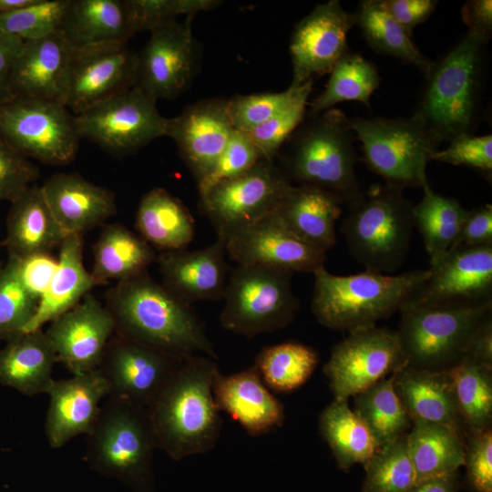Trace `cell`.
Masks as SVG:
<instances>
[{
  "label": "cell",
  "mask_w": 492,
  "mask_h": 492,
  "mask_svg": "<svg viewBox=\"0 0 492 492\" xmlns=\"http://www.w3.org/2000/svg\"><path fill=\"white\" fill-rule=\"evenodd\" d=\"M219 371L216 360L207 355L183 358L146 408L157 448L171 459L204 454L216 446L222 420L212 385Z\"/></svg>",
  "instance_id": "1"
},
{
  "label": "cell",
  "mask_w": 492,
  "mask_h": 492,
  "mask_svg": "<svg viewBox=\"0 0 492 492\" xmlns=\"http://www.w3.org/2000/svg\"><path fill=\"white\" fill-rule=\"evenodd\" d=\"M107 307L115 320V333L128 340L177 357L202 354L218 358L191 306L147 272L118 282L108 293Z\"/></svg>",
  "instance_id": "2"
},
{
  "label": "cell",
  "mask_w": 492,
  "mask_h": 492,
  "mask_svg": "<svg viewBox=\"0 0 492 492\" xmlns=\"http://www.w3.org/2000/svg\"><path fill=\"white\" fill-rule=\"evenodd\" d=\"M354 138L340 109L308 115L280 149L278 166L291 183L323 189L349 206L363 193L354 169Z\"/></svg>",
  "instance_id": "3"
},
{
  "label": "cell",
  "mask_w": 492,
  "mask_h": 492,
  "mask_svg": "<svg viewBox=\"0 0 492 492\" xmlns=\"http://www.w3.org/2000/svg\"><path fill=\"white\" fill-rule=\"evenodd\" d=\"M311 308L323 326L349 333L376 326L415 295L426 282L428 270L401 274L374 271L340 276L324 267L313 273Z\"/></svg>",
  "instance_id": "4"
},
{
  "label": "cell",
  "mask_w": 492,
  "mask_h": 492,
  "mask_svg": "<svg viewBox=\"0 0 492 492\" xmlns=\"http://www.w3.org/2000/svg\"><path fill=\"white\" fill-rule=\"evenodd\" d=\"M488 39L467 31L434 65L415 115L441 142L471 134Z\"/></svg>",
  "instance_id": "5"
},
{
  "label": "cell",
  "mask_w": 492,
  "mask_h": 492,
  "mask_svg": "<svg viewBox=\"0 0 492 492\" xmlns=\"http://www.w3.org/2000/svg\"><path fill=\"white\" fill-rule=\"evenodd\" d=\"M341 227L351 256L365 270L392 274L408 255L415 228L404 189L380 183L348 206Z\"/></svg>",
  "instance_id": "6"
},
{
  "label": "cell",
  "mask_w": 492,
  "mask_h": 492,
  "mask_svg": "<svg viewBox=\"0 0 492 492\" xmlns=\"http://www.w3.org/2000/svg\"><path fill=\"white\" fill-rule=\"evenodd\" d=\"M492 310V301L477 304L415 305L400 311L397 335L407 365L442 371L465 355L468 340Z\"/></svg>",
  "instance_id": "7"
},
{
  "label": "cell",
  "mask_w": 492,
  "mask_h": 492,
  "mask_svg": "<svg viewBox=\"0 0 492 492\" xmlns=\"http://www.w3.org/2000/svg\"><path fill=\"white\" fill-rule=\"evenodd\" d=\"M367 167L384 182L402 189L428 181L426 165L441 140L415 116L349 118Z\"/></svg>",
  "instance_id": "8"
},
{
  "label": "cell",
  "mask_w": 492,
  "mask_h": 492,
  "mask_svg": "<svg viewBox=\"0 0 492 492\" xmlns=\"http://www.w3.org/2000/svg\"><path fill=\"white\" fill-rule=\"evenodd\" d=\"M292 274L261 265L238 264L228 278L220 315L221 326L246 338L287 327L300 309L292 290Z\"/></svg>",
  "instance_id": "9"
},
{
  "label": "cell",
  "mask_w": 492,
  "mask_h": 492,
  "mask_svg": "<svg viewBox=\"0 0 492 492\" xmlns=\"http://www.w3.org/2000/svg\"><path fill=\"white\" fill-rule=\"evenodd\" d=\"M157 448L146 409L108 396L87 436V460L104 472L149 488Z\"/></svg>",
  "instance_id": "10"
},
{
  "label": "cell",
  "mask_w": 492,
  "mask_h": 492,
  "mask_svg": "<svg viewBox=\"0 0 492 492\" xmlns=\"http://www.w3.org/2000/svg\"><path fill=\"white\" fill-rule=\"evenodd\" d=\"M0 138L26 158L70 163L81 139L76 116L63 104L15 97L0 104Z\"/></svg>",
  "instance_id": "11"
},
{
  "label": "cell",
  "mask_w": 492,
  "mask_h": 492,
  "mask_svg": "<svg viewBox=\"0 0 492 492\" xmlns=\"http://www.w3.org/2000/svg\"><path fill=\"white\" fill-rule=\"evenodd\" d=\"M292 185L275 161L259 160L200 197V208L224 241L272 213Z\"/></svg>",
  "instance_id": "12"
},
{
  "label": "cell",
  "mask_w": 492,
  "mask_h": 492,
  "mask_svg": "<svg viewBox=\"0 0 492 492\" xmlns=\"http://www.w3.org/2000/svg\"><path fill=\"white\" fill-rule=\"evenodd\" d=\"M156 102L134 86L77 115L78 134L110 154L133 153L166 136L168 118Z\"/></svg>",
  "instance_id": "13"
},
{
  "label": "cell",
  "mask_w": 492,
  "mask_h": 492,
  "mask_svg": "<svg viewBox=\"0 0 492 492\" xmlns=\"http://www.w3.org/2000/svg\"><path fill=\"white\" fill-rule=\"evenodd\" d=\"M349 333L323 366L335 400H348L407 365L396 331L374 326Z\"/></svg>",
  "instance_id": "14"
},
{
  "label": "cell",
  "mask_w": 492,
  "mask_h": 492,
  "mask_svg": "<svg viewBox=\"0 0 492 492\" xmlns=\"http://www.w3.org/2000/svg\"><path fill=\"white\" fill-rule=\"evenodd\" d=\"M194 15L181 22L170 21L150 31L138 53L135 87L155 99H174L184 92L195 77L200 47L193 36Z\"/></svg>",
  "instance_id": "15"
},
{
  "label": "cell",
  "mask_w": 492,
  "mask_h": 492,
  "mask_svg": "<svg viewBox=\"0 0 492 492\" xmlns=\"http://www.w3.org/2000/svg\"><path fill=\"white\" fill-rule=\"evenodd\" d=\"M137 70L138 53L126 43L73 47L65 105L79 115L134 87Z\"/></svg>",
  "instance_id": "16"
},
{
  "label": "cell",
  "mask_w": 492,
  "mask_h": 492,
  "mask_svg": "<svg viewBox=\"0 0 492 492\" xmlns=\"http://www.w3.org/2000/svg\"><path fill=\"white\" fill-rule=\"evenodd\" d=\"M185 357H177L116 333L98 367L109 397L146 409Z\"/></svg>",
  "instance_id": "17"
},
{
  "label": "cell",
  "mask_w": 492,
  "mask_h": 492,
  "mask_svg": "<svg viewBox=\"0 0 492 492\" xmlns=\"http://www.w3.org/2000/svg\"><path fill=\"white\" fill-rule=\"evenodd\" d=\"M429 276L408 302L415 305L492 301V245L451 248L429 259Z\"/></svg>",
  "instance_id": "18"
},
{
  "label": "cell",
  "mask_w": 492,
  "mask_h": 492,
  "mask_svg": "<svg viewBox=\"0 0 492 492\" xmlns=\"http://www.w3.org/2000/svg\"><path fill=\"white\" fill-rule=\"evenodd\" d=\"M354 26L353 15L338 0L319 4L293 28L290 41L292 66L291 87L329 74L349 51L347 34Z\"/></svg>",
  "instance_id": "19"
},
{
  "label": "cell",
  "mask_w": 492,
  "mask_h": 492,
  "mask_svg": "<svg viewBox=\"0 0 492 492\" xmlns=\"http://www.w3.org/2000/svg\"><path fill=\"white\" fill-rule=\"evenodd\" d=\"M115 332L108 308L87 293L75 307L53 320L45 333L57 362L75 375L99 367Z\"/></svg>",
  "instance_id": "20"
},
{
  "label": "cell",
  "mask_w": 492,
  "mask_h": 492,
  "mask_svg": "<svg viewBox=\"0 0 492 492\" xmlns=\"http://www.w3.org/2000/svg\"><path fill=\"white\" fill-rule=\"evenodd\" d=\"M237 264L261 265L290 272L313 273L324 267L326 252L291 232L273 211L225 241Z\"/></svg>",
  "instance_id": "21"
},
{
  "label": "cell",
  "mask_w": 492,
  "mask_h": 492,
  "mask_svg": "<svg viewBox=\"0 0 492 492\" xmlns=\"http://www.w3.org/2000/svg\"><path fill=\"white\" fill-rule=\"evenodd\" d=\"M234 130L229 99L207 98L168 118L166 136L175 141L198 183L212 169Z\"/></svg>",
  "instance_id": "22"
},
{
  "label": "cell",
  "mask_w": 492,
  "mask_h": 492,
  "mask_svg": "<svg viewBox=\"0 0 492 492\" xmlns=\"http://www.w3.org/2000/svg\"><path fill=\"white\" fill-rule=\"evenodd\" d=\"M47 395L45 432L50 447L64 446L76 436H87L99 415L100 402L109 386L100 370L54 380Z\"/></svg>",
  "instance_id": "23"
},
{
  "label": "cell",
  "mask_w": 492,
  "mask_h": 492,
  "mask_svg": "<svg viewBox=\"0 0 492 492\" xmlns=\"http://www.w3.org/2000/svg\"><path fill=\"white\" fill-rule=\"evenodd\" d=\"M226 254V243L219 237L203 249L163 251L156 258L162 285L188 305L220 301L228 282Z\"/></svg>",
  "instance_id": "24"
},
{
  "label": "cell",
  "mask_w": 492,
  "mask_h": 492,
  "mask_svg": "<svg viewBox=\"0 0 492 492\" xmlns=\"http://www.w3.org/2000/svg\"><path fill=\"white\" fill-rule=\"evenodd\" d=\"M72 49L59 31L24 41L10 77L13 97L65 105Z\"/></svg>",
  "instance_id": "25"
},
{
  "label": "cell",
  "mask_w": 492,
  "mask_h": 492,
  "mask_svg": "<svg viewBox=\"0 0 492 492\" xmlns=\"http://www.w3.org/2000/svg\"><path fill=\"white\" fill-rule=\"evenodd\" d=\"M212 393L219 410L249 436H261L283 424V405L270 392L254 365L231 374L219 371Z\"/></svg>",
  "instance_id": "26"
},
{
  "label": "cell",
  "mask_w": 492,
  "mask_h": 492,
  "mask_svg": "<svg viewBox=\"0 0 492 492\" xmlns=\"http://www.w3.org/2000/svg\"><path fill=\"white\" fill-rule=\"evenodd\" d=\"M43 195L65 234H81L117 211L112 191L77 173H56L41 186Z\"/></svg>",
  "instance_id": "27"
},
{
  "label": "cell",
  "mask_w": 492,
  "mask_h": 492,
  "mask_svg": "<svg viewBox=\"0 0 492 492\" xmlns=\"http://www.w3.org/2000/svg\"><path fill=\"white\" fill-rule=\"evenodd\" d=\"M394 387L412 421L444 425L466 437L447 369L434 371L406 365L395 373Z\"/></svg>",
  "instance_id": "28"
},
{
  "label": "cell",
  "mask_w": 492,
  "mask_h": 492,
  "mask_svg": "<svg viewBox=\"0 0 492 492\" xmlns=\"http://www.w3.org/2000/svg\"><path fill=\"white\" fill-rule=\"evenodd\" d=\"M342 203L332 193L309 185H291L273 213L299 239L327 253L336 243Z\"/></svg>",
  "instance_id": "29"
},
{
  "label": "cell",
  "mask_w": 492,
  "mask_h": 492,
  "mask_svg": "<svg viewBox=\"0 0 492 492\" xmlns=\"http://www.w3.org/2000/svg\"><path fill=\"white\" fill-rule=\"evenodd\" d=\"M4 242L8 256L49 253L67 237L56 220L41 186L33 184L11 201Z\"/></svg>",
  "instance_id": "30"
},
{
  "label": "cell",
  "mask_w": 492,
  "mask_h": 492,
  "mask_svg": "<svg viewBox=\"0 0 492 492\" xmlns=\"http://www.w3.org/2000/svg\"><path fill=\"white\" fill-rule=\"evenodd\" d=\"M57 362L53 347L42 329L22 333L0 349V384L24 395L47 394Z\"/></svg>",
  "instance_id": "31"
},
{
  "label": "cell",
  "mask_w": 492,
  "mask_h": 492,
  "mask_svg": "<svg viewBox=\"0 0 492 492\" xmlns=\"http://www.w3.org/2000/svg\"><path fill=\"white\" fill-rule=\"evenodd\" d=\"M59 32L72 47L128 44L136 34L127 0H70Z\"/></svg>",
  "instance_id": "32"
},
{
  "label": "cell",
  "mask_w": 492,
  "mask_h": 492,
  "mask_svg": "<svg viewBox=\"0 0 492 492\" xmlns=\"http://www.w3.org/2000/svg\"><path fill=\"white\" fill-rule=\"evenodd\" d=\"M83 235H67L60 244L58 265L24 333L42 329L46 323L75 307L95 287L83 263Z\"/></svg>",
  "instance_id": "33"
},
{
  "label": "cell",
  "mask_w": 492,
  "mask_h": 492,
  "mask_svg": "<svg viewBox=\"0 0 492 492\" xmlns=\"http://www.w3.org/2000/svg\"><path fill=\"white\" fill-rule=\"evenodd\" d=\"M135 226L142 239L164 251L186 250L195 232L189 209L163 188H155L142 197Z\"/></svg>",
  "instance_id": "34"
},
{
  "label": "cell",
  "mask_w": 492,
  "mask_h": 492,
  "mask_svg": "<svg viewBox=\"0 0 492 492\" xmlns=\"http://www.w3.org/2000/svg\"><path fill=\"white\" fill-rule=\"evenodd\" d=\"M90 272L95 285L122 282L145 272L156 260L153 247L121 224L105 226L95 243Z\"/></svg>",
  "instance_id": "35"
},
{
  "label": "cell",
  "mask_w": 492,
  "mask_h": 492,
  "mask_svg": "<svg viewBox=\"0 0 492 492\" xmlns=\"http://www.w3.org/2000/svg\"><path fill=\"white\" fill-rule=\"evenodd\" d=\"M406 445L415 482L459 470L464 466L465 438L444 425L414 420L406 434Z\"/></svg>",
  "instance_id": "36"
},
{
  "label": "cell",
  "mask_w": 492,
  "mask_h": 492,
  "mask_svg": "<svg viewBox=\"0 0 492 492\" xmlns=\"http://www.w3.org/2000/svg\"><path fill=\"white\" fill-rule=\"evenodd\" d=\"M366 42L376 53L415 67L425 77L434 62L423 55L411 36L391 15L383 0H363L352 14Z\"/></svg>",
  "instance_id": "37"
},
{
  "label": "cell",
  "mask_w": 492,
  "mask_h": 492,
  "mask_svg": "<svg viewBox=\"0 0 492 492\" xmlns=\"http://www.w3.org/2000/svg\"><path fill=\"white\" fill-rule=\"evenodd\" d=\"M318 425L341 469L364 465L377 448L367 426L349 407L348 400L333 399L320 414Z\"/></svg>",
  "instance_id": "38"
},
{
  "label": "cell",
  "mask_w": 492,
  "mask_h": 492,
  "mask_svg": "<svg viewBox=\"0 0 492 492\" xmlns=\"http://www.w3.org/2000/svg\"><path fill=\"white\" fill-rule=\"evenodd\" d=\"M395 373L354 395V412L379 447L406 435L413 421L394 387Z\"/></svg>",
  "instance_id": "39"
},
{
  "label": "cell",
  "mask_w": 492,
  "mask_h": 492,
  "mask_svg": "<svg viewBox=\"0 0 492 492\" xmlns=\"http://www.w3.org/2000/svg\"><path fill=\"white\" fill-rule=\"evenodd\" d=\"M329 74L324 90L310 105L309 116L333 108L344 101H358L371 108V96L381 81L372 62L349 50Z\"/></svg>",
  "instance_id": "40"
},
{
  "label": "cell",
  "mask_w": 492,
  "mask_h": 492,
  "mask_svg": "<svg viewBox=\"0 0 492 492\" xmlns=\"http://www.w3.org/2000/svg\"><path fill=\"white\" fill-rule=\"evenodd\" d=\"M421 188L423 198L413 206V218L432 259L453 246L468 210L457 200L436 193L428 181Z\"/></svg>",
  "instance_id": "41"
},
{
  "label": "cell",
  "mask_w": 492,
  "mask_h": 492,
  "mask_svg": "<svg viewBox=\"0 0 492 492\" xmlns=\"http://www.w3.org/2000/svg\"><path fill=\"white\" fill-rule=\"evenodd\" d=\"M318 362L313 347L289 341L262 348L253 365L269 389L288 393L309 380Z\"/></svg>",
  "instance_id": "42"
},
{
  "label": "cell",
  "mask_w": 492,
  "mask_h": 492,
  "mask_svg": "<svg viewBox=\"0 0 492 492\" xmlns=\"http://www.w3.org/2000/svg\"><path fill=\"white\" fill-rule=\"evenodd\" d=\"M447 370L466 433L491 427L492 367L464 356Z\"/></svg>",
  "instance_id": "43"
},
{
  "label": "cell",
  "mask_w": 492,
  "mask_h": 492,
  "mask_svg": "<svg viewBox=\"0 0 492 492\" xmlns=\"http://www.w3.org/2000/svg\"><path fill=\"white\" fill-rule=\"evenodd\" d=\"M363 466L362 492H405L415 482L406 435L377 447Z\"/></svg>",
  "instance_id": "44"
},
{
  "label": "cell",
  "mask_w": 492,
  "mask_h": 492,
  "mask_svg": "<svg viewBox=\"0 0 492 492\" xmlns=\"http://www.w3.org/2000/svg\"><path fill=\"white\" fill-rule=\"evenodd\" d=\"M38 302L24 287L15 261L8 258L0 268V340L7 341L24 333Z\"/></svg>",
  "instance_id": "45"
},
{
  "label": "cell",
  "mask_w": 492,
  "mask_h": 492,
  "mask_svg": "<svg viewBox=\"0 0 492 492\" xmlns=\"http://www.w3.org/2000/svg\"><path fill=\"white\" fill-rule=\"evenodd\" d=\"M70 0H36L21 9L0 15V29L23 41L48 36L61 26Z\"/></svg>",
  "instance_id": "46"
},
{
  "label": "cell",
  "mask_w": 492,
  "mask_h": 492,
  "mask_svg": "<svg viewBox=\"0 0 492 492\" xmlns=\"http://www.w3.org/2000/svg\"><path fill=\"white\" fill-rule=\"evenodd\" d=\"M313 85V80L305 82L301 93L291 104L267 121L247 132L261 159L275 161L283 144L302 123Z\"/></svg>",
  "instance_id": "47"
},
{
  "label": "cell",
  "mask_w": 492,
  "mask_h": 492,
  "mask_svg": "<svg viewBox=\"0 0 492 492\" xmlns=\"http://www.w3.org/2000/svg\"><path fill=\"white\" fill-rule=\"evenodd\" d=\"M303 85L290 86L282 92L238 95L230 98L229 109L235 130L249 132L267 121L291 104Z\"/></svg>",
  "instance_id": "48"
},
{
  "label": "cell",
  "mask_w": 492,
  "mask_h": 492,
  "mask_svg": "<svg viewBox=\"0 0 492 492\" xmlns=\"http://www.w3.org/2000/svg\"><path fill=\"white\" fill-rule=\"evenodd\" d=\"M136 33L152 31L179 15H195L201 11L216 8V0H127Z\"/></svg>",
  "instance_id": "49"
},
{
  "label": "cell",
  "mask_w": 492,
  "mask_h": 492,
  "mask_svg": "<svg viewBox=\"0 0 492 492\" xmlns=\"http://www.w3.org/2000/svg\"><path fill=\"white\" fill-rule=\"evenodd\" d=\"M261 159L248 133L234 130L212 169L197 183L200 198L216 184L249 170Z\"/></svg>",
  "instance_id": "50"
},
{
  "label": "cell",
  "mask_w": 492,
  "mask_h": 492,
  "mask_svg": "<svg viewBox=\"0 0 492 492\" xmlns=\"http://www.w3.org/2000/svg\"><path fill=\"white\" fill-rule=\"evenodd\" d=\"M466 477L473 492H492V428L469 431L465 437Z\"/></svg>",
  "instance_id": "51"
},
{
  "label": "cell",
  "mask_w": 492,
  "mask_h": 492,
  "mask_svg": "<svg viewBox=\"0 0 492 492\" xmlns=\"http://www.w3.org/2000/svg\"><path fill=\"white\" fill-rule=\"evenodd\" d=\"M431 160L466 166L491 174L492 136L458 135L450 140L446 149L435 152Z\"/></svg>",
  "instance_id": "52"
},
{
  "label": "cell",
  "mask_w": 492,
  "mask_h": 492,
  "mask_svg": "<svg viewBox=\"0 0 492 492\" xmlns=\"http://www.w3.org/2000/svg\"><path fill=\"white\" fill-rule=\"evenodd\" d=\"M39 176L38 168L0 138V201H12Z\"/></svg>",
  "instance_id": "53"
},
{
  "label": "cell",
  "mask_w": 492,
  "mask_h": 492,
  "mask_svg": "<svg viewBox=\"0 0 492 492\" xmlns=\"http://www.w3.org/2000/svg\"><path fill=\"white\" fill-rule=\"evenodd\" d=\"M8 258L15 261L17 274L24 287L33 297L40 301L57 269V259L49 253H37L24 258Z\"/></svg>",
  "instance_id": "54"
},
{
  "label": "cell",
  "mask_w": 492,
  "mask_h": 492,
  "mask_svg": "<svg viewBox=\"0 0 492 492\" xmlns=\"http://www.w3.org/2000/svg\"><path fill=\"white\" fill-rule=\"evenodd\" d=\"M486 245H492V206L490 204L467 211L459 234L451 248Z\"/></svg>",
  "instance_id": "55"
},
{
  "label": "cell",
  "mask_w": 492,
  "mask_h": 492,
  "mask_svg": "<svg viewBox=\"0 0 492 492\" xmlns=\"http://www.w3.org/2000/svg\"><path fill=\"white\" fill-rule=\"evenodd\" d=\"M396 22L412 36L415 26L424 23L435 11L436 0H383Z\"/></svg>",
  "instance_id": "56"
},
{
  "label": "cell",
  "mask_w": 492,
  "mask_h": 492,
  "mask_svg": "<svg viewBox=\"0 0 492 492\" xmlns=\"http://www.w3.org/2000/svg\"><path fill=\"white\" fill-rule=\"evenodd\" d=\"M24 41L0 29V104L14 97L10 89L11 73Z\"/></svg>",
  "instance_id": "57"
},
{
  "label": "cell",
  "mask_w": 492,
  "mask_h": 492,
  "mask_svg": "<svg viewBox=\"0 0 492 492\" xmlns=\"http://www.w3.org/2000/svg\"><path fill=\"white\" fill-rule=\"evenodd\" d=\"M461 16L470 32L489 40L492 32V1L469 0L461 9Z\"/></svg>",
  "instance_id": "58"
},
{
  "label": "cell",
  "mask_w": 492,
  "mask_h": 492,
  "mask_svg": "<svg viewBox=\"0 0 492 492\" xmlns=\"http://www.w3.org/2000/svg\"><path fill=\"white\" fill-rule=\"evenodd\" d=\"M492 367V317L489 313L471 334L465 355Z\"/></svg>",
  "instance_id": "59"
},
{
  "label": "cell",
  "mask_w": 492,
  "mask_h": 492,
  "mask_svg": "<svg viewBox=\"0 0 492 492\" xmlns=\"http://www.w3.org/2000/svg\"><path fill=\"white\" fill-rule=\"evenodd\" d=\"M459 470L415 482L405 492H458Z\"/></svg>",
  "instance_id": "60"
},
{
  "label": "cell",
  "mask_w": 492,
  "mask_h": 492,
  "mask_svg": "<svg viewBox=\"0 0 492 492\" xmlns=\"http://www.w3.org/2000/svg\"><path fill=\"white\" fill-rule=\"evenodd\" d=\"M36 0H0V15L10 13L33 4Z\"/></svg>",
  "instance_id": "61"
},
{
  "label": "cell",
  "mask_w": 492,
  "mask_h": 492,
  "mask_svg": "<svg viewBox=\"0 0 492 492\" xmlns=\"http://www.w3.org/2000/svg\"><path fill=\"white\" fill-rule=\"evenodd\" d=\"M1 268V267H0Z\"/></svg>",
  "instance_id": "62"
}]
</instances>
